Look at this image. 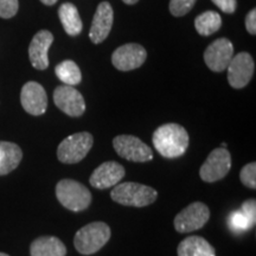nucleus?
<instances>
[{"mask_svg":"<svg viewBox=\"0 0 256 256\" xmlns=\"http://www.w3.org/2000/svg\"><path fill=\"white\" fill-rule=\"evenodd\" d=\"M56 197L66 209L74 212L88 209L92 203L90 190L74 179H62L57 183Z\"/></svg>","mask_w":256,"mask_h":256,"instance_id":"20e7f679","label":"nucleus"},{"mask_svg":"<svg viewBox=\"0 0 256 256\" xmlns=\"http://www.w3.org/2000/svg\"><path fill=\"white\" fill-rule=\"evenodd\" d=\"M232 168V156L226 148L220 147L210 152L204 164L200 166V176L206 183H215L223 179Z\"/></svg>","mask_w":256,"mask_h":256,"instance_id":"0eeeda50","label":"nucleus"},{"mask_svg":"<svg viewBox=\"0 0 256 256\" xmlns=\"http://www.w3.org/2000/svg\"><path fill=\"white\" fill-rule=\"evenodd\" d=\"M110 228L104 222H92L82 226L74 238V246L82 255H92L102 249L110 241Z\"/></svg>","mask_w":256,"mask_h":256,"instance_id":"7ed1b4c3","label":"nucleus"},{"mask_svg":"<svg viewBox=\"0 0 256 256\" xmlns=\"http://www.w3.org/2000/svg\"><path fill=\"white\" fill-rule=\"evenodd\" d=\"M58 17L64 31L72 37L78 36L82 32L83 24L80 17L78 10L72 2H64L58 8Z\"/></svg>","mask_w":256,"mask_h":256,"instance_id":"aec40b11","label":"nucleus"},{"mask_svg":"<svg viewBox=\"0 0 256 256\" xmlns=\"http://www.w3.org/2000/svg\"><path fill=\"white\" fill-rule=\"evenodd\" d=\"M40 2H43V4L46 6H52L56 4L57 0H40Z\"/></svg>","mask_w":256,"mask_h":256,"instance_id":"c756f323","label":"nucleus"},{"mask_svg":"<svg viewBox=\"0 0 256 256\" xmlns=\"http://www.w3.org/2000/svg\"><path fill=\"white\" fill-rule=\"evenodd\" d=\"M230 223H232V229L238 230V232H244V230L252 228V223L249 222V220H247V217L243 215L240 210L232 212V218H230Z\"/></svg>","mask_w":256,"mask_h":256,"instance_id":"a878e982","label":"nucleus"},{"mask_svg":"<svg viewBox=\"0 0 256 256\" xmlns=\"http://www.w3.org/2000/svg\"><path fill=\"white\" fill-rule=\"evenodd\" d=\"M110 197L115 203L121 206L144 208L154 203L158 198V192L152 186L126 182L115 185L110 192Z\"/></svg>","mask_w":256,"mask_h":256,"instance_id":"f03ea898","label":"nucleus"},{"mask_svg":"<svg viewBox=\"0 0 256 256\" xmlns=\"http://www.w3.org/2000/svg\"><path fill=\"white\" fill-rule=\"evenodd\" d=\"M94 144L89 132H80L63 140L57 148V158L63 164H78L87 156Z\"/></svg>","mask_w":256,"mask_h":256,"instance_id":"39448f33","label":"nucleus"},{"mask_svg":"<svg viewBox=\"0 0 256 256\" xmlns=\"http://www.w3.org/2000/svg\"><path fill=\"white\" fill-rule=\"evenodd\" d=\"M197 0H171L170 2V12L174 17H183L194 8Z\"/></svg>","mask_w":256,"mask_h":256,"instance_id":"b1692460","label":"nucleus"},{"mask_svg":"<svg viewBox=\"0 0 256 256\" xmlns=\"http://www.w3.org/2000/svg\"><path fill=\"white\" fill-rule=\"evenodd\" d=\"M55 74L60 81L66 86L78 84L82 81V74L78 66L72 60H66L60 62L55 68Z\"/></svg>","mask_w":256,"mask_h":256,"instance_id":"4be33fe9","label":"nucleus"},{"mask_svg":"<svg viewBox=\"0 0 256 256\" xmlns=\"http://www.w3.org/2000/svg\"><path fill=\"white\" fill-rule=\"evenodd\" d=\"M54 102L60 110L72 118H78L86 110V101L81 92L72 86H60L54 92Z\"/></svg>","mask_w":256,"mask_h":256,"instance_id":"1a4fd4ad","label":"nucleus"},{"mask_svg":"<svg viewBox=\"0 0 256 256\" xmlns=\"http://www.w3.org/2000/svg\"><path fill=\"white\" fill-rule=\"evenodd\" d=\"M54 36L50 31L40 30L32 38L28 46V58L34 69L46 70L49 66L50 46H52Z\"/></svg>","mask_w":256,"mask_h":256,"instance_id":"2eb2a0df","label":"nucleus"},{"mask_svg":"<svg viewBox=\"0 0 256 256\" xmlns=\"http://www.w3.org/2000/svg\"><path fill=\"white\" fill-rule=\"evenodd\" d=\"M23 159V152L17 144L0 142V176L11 174Z\"/></svg>","mask_w":256,"mask_h":256,"instance_id":"a211bd4d","label":"nucleus"},{"mask_svg":"<svg viewBox=\"0 0 256 256\" xmlns=\"http://www.w3.org/2000/svg\"><path fill=\"white\" fill-rule=\"evenodd\" d=\"M226 69L229 84L235 89H242L250 82L254 75V60L248 52H240L232 57Z\"/></svg>","mask_w":256,"mask_h":256,"instance_id":"9d476101","label":"nucleus"},{"mask_svg":"<svg viewBox=\"0 0 256 256\" xmlns=\"http://www.w3.org/2000/svg\"><path fill=\"white\" fill-rule=\"evenodd\" d=\"M240 179L246 188L255 190L256 188V162H249L240 171Z\"/></svg>","mask_w":256,"mask_h":256,"instance_id":"5701e85b","label":"nucleus"},{"mask_svg":"<svg viewBox=\"0 0 256 256\" xmlns=\"http://www.w3.org/2000/svg\"><path fill=\"white\" fill-rule=\"evenodd\" d=\"M240 211L247 217V220L252 223V226H254L256 222V200L254 198H250V200L243 202L241 208H240Z\"/></svg>","mask_w":256,"mask_h":256,"instance_id":"bb28decb","label":"nucleus"},{"mask_svg":"<svg viewBox=\"0 0 256 256\" xmlns=\"http://www.w3.org/2000/svg\"><path fill=\"white\" fill-rule=\"evenodd\" d=\"M178 256H216L215 249L206 238L190 236L178 244Z\"/></svg>","mask_w":256,"mask_h":256,"instance_id":"6ab92c4d","label":"nucleus"},{"mask_svg":"<svg viewBox=\"0 0 256 256\" xmlns=\"http://www.w3.org/2000/svg\"><path fill=\"white\" fill-rule=\"evenodd\" d=\"M246 28L249 34L255 36L256 34V10L252 8L248 12L247 17H246Z\"/></svg>","mask_w":256,"mask_h":256,"instance_id":"c85d7f7f","label":"nucleus"},{"mask_svg":"<svg viewBox=\"0 0 256 256\" xmlns=\"http://www.w3.org/2000/svg\"><path fill=\"white\" fill-rule=\"evenodd\" d=\"M152 142L160 156L174 159L185 154L190 139L183 126L178 124H165L154 130Z\"/></svg>","mask_w":256,"mask_h":256,"instance_id":"f257e3e1","label":"nucleus"},{"mask_svg":"<svg viewBox=\"0 0 256 256\" xmlns=\"http://www.w3.org/2000/svg\"><path fill=\"white\" fill-rule=\"evenodd\" d=\"M114 12L108 2H102L98 4L92 18V23L89 31V37L94 44H100L110 36L113 26Z\"/></svg>","mask_w":256,"mask_h":256,"instance_id":"dca6fc26","label":"nucleus"},{"mask_svg":"<svg viewBox=\"0 0 256 256\" xmlns=\"http://www.w3.org/2000/svg\"><path fill=\"white\" fill-rule=\"evenodd\" d=\"M126 174V170L116 162H104L94 170L89 183L98 190H106L119 184V182Z\"/></svg>","mask_w":256,"mask_h":256,"instance_id":"4468645a","label":"nucleus"},{"mask_svg":"<svg viewBox=\"0 0 256 256\" xmlns=\"http://www.w3.org/2000/svg\"><path fill=\"white\" fill-rule=\"evenodd\" d=\"M210 218V209L202 202H194L174 217V229L180 234L200 230Z\"/></svg>","mask_w":256,"mask_h":256,"instance_id":"6e6552de","label":"nucleus"},{"mask_svg":"<svg viewBox=\"0 0 256 256\" xmlns=\"http://www.w3.org/2000/svg\"><path fill=\"white\" fill-rule=\"evenodd\" d=\"M31 256H66V247L58 238L42 236L30 246Z\"/></svg>","mask_w":256,"mask_h":256,"instance_id":"f3484780","label":"nucleus"},{"mask_svg":"<svg viewBox=\"0 0 256 256\" xmlns=\"http://www.w3.org/2000/svg\"><path fill=\"white\" fill-rule=\"evenodd\" d=\"M211 2L218 8L220 11L224 14H232L236 11V6H238V2L236 0H211Z\"/></svg>","mask_w":256,"mask_h":256,"instance_id":"cd10ccee","label":"nucleus"},{"mask_svg":"<svg viewBox=\"0 0 256 256\" xmlns=\"http://www.w3.org/2000/svg\"><path fill=\"white\" fill-rule=\"evenodd\" d=\"M0 256H10V255L5 254V252H0Z\"/></svg>","mask_w":256,"mask_h":256,"instance_id":"2f4dec72","label":"nucleus"},{"mask_svg":"<svg viewBox=\"0 0 256 256\" xmlns=\"http://www.w3.org/2000/svg\"><path fill=\"white\" fill-rule=\"evenodd\" d=\"M113 147L121 158L130 160V162H147L153 159L151 147L134 136L122 134V136H115Z\"/></svg>","mask_w":256,"mask_h":256,"instance_id":"423d86ee","label":"nucleus"},{"mask_svg":"<svg viewBox=\"0 0 256 256\" xmlns=\"http://www.w3.org/2000/svg\"><path fill=\"white\" fill-rule=\"evenodd\" d=\"M232 57L234 46L228 38H218L214 40L204 51V60L208 68L215 72H222L228 68Z\"/></svg>","mask_w":256,"mask_h":256,"instance_id":"f8f14e48","label":"nucleus"},{"mask_svg":"<svg viewBox=\"0 0 256 256\" xmlns=\"http://www.w3.org/2000/svg\"><path fill=\"white\" fill-rule=\"evenodd\" d=\"M18 0H0V18L10 19L17 14Z\"/></svg>","mask_w":256,"mask_h":256,"instance_id":"393cba45","label":"nucleus"},{"mask_svg":"<svg viewBox=\"0 0 256 256\" xmlns=\"http://www.w3.org/2000/svg\"><path fill=\"white\" fill-rule=\"evenodd\" d=\"M222 26V18L215 11H206L197 16L194 19V28L200 36L208 37L214 34Z\"/></svg>","mask_w":256,"mask_h":256,"instance_id":"412c9836","label":"nucleus"},{"mask_svg":"<svg viewBox=\"0 0 256 256\" xmlns=\"http://www.w3.org/2000/svg\"><path fill=\"white\" fill-rule=\"evenodd\" d=\"M122 2H124V4H127V5H134V4H136V2H139V0H122Z\"/></svg>","mask_w":256,"mask_h":256,"instance_id":"7c9ffc66","label":"nucleus"},{"mask_svg":"<svg viewBox=\"0 0 256 256\" xmlns=\"http://www.w3.org/2000/svg\"><path fill=\"white\" fill-rule=\"evenodd\" d=\"M147 52L140 44L130 43L118 48L112 55V63L120 72H130L145 63Z\"/></svg>","mask_w":256,"mask_h":256,"instance_id":"9b49d317","label":"nucleus"},{"mask_svg":"<svg viewBox=\"0 0 256 256\" xmlns=\"http://www.w3.org/2000/svg\"><path fill=\"white\" fill-rule=\"evenodd\" d=\"M22 107L26 113L40 116L46 112L48 95L43 86L38 82L30 81L25 83L20 92Z\"/></svg>","mask_w":256,"mask_h":256,"instance_id":"ddd939ff","label":"nucleus"}]
</instances>
